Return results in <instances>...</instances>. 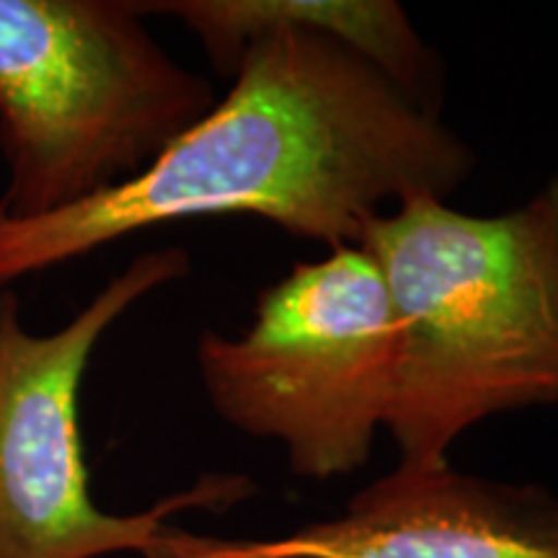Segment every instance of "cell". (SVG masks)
Here are the masks:
<instances>
[{"label":"cell","instance_id":"cell-6","mask_svg":"<svg viewBox=\"0 0 558 558\" xmlns=\"http://www.w3.org/2000/svg\"><path fill=\"white\" fill-rule=\"evenodd\" d=\"M148 558H558V494L469 476L450 463H399L331 520L264 541L169 525Z\"/></svg>","mask_w":558,"mask_h":558},{"label":"cell","instance_id":"cell-4","mask_svg":"<svg viewBox=\"0 0 558 558\" xmlns=\"http://www.w3.org/2000/svg\"><path fill=\"white\" fill-rule=\"evenodd\" d=\"M401 331L378 267L360 246L298 264L269 284L243 337L205 331L202 386L220 418L277 439L295 476L362 469L396 399Z\"/></svg>","mask_w":558,"mask_h":558},{"label":"cell","instance_id":"cell-2","mask_svg":"<svg viewBox=\"0 0 558 558\" xmlns=\"http://www.w3.org/2000/svg\"><path fill=\"white\" fill-rule=\"evenodd\" d=\"M357 246L399 318L386 427L401 463H450L452 442L488 416L558 407V177L499 215L409 199Z\"/></svg>","mask_w":558,"mask_h":558},{"label":"cell","instance_id":"cell-3","mask_svg":"<svg viewBox=\"0 0 558 558\" xmlns=\"http://www.w3.org/2000/svg\"><path fill=\"white\" fill-rule=\"evenodd\" d=\"M215 104L135 3L0 0V215L45 218L114 190Z\"/></svg>","mask_w":558,"mask_h":558},{"label":"cell","instance_id":"cell-5","mask_svg":"<svg viewBox=\"0 0 558 558\" xmlns=\"http://www.w3.org/2000/svg\"><path fill=\"white\" fill-rule=\"evenodd\" d=\"M190 254H140L65 329L37 337L21 324L19 298L0 288V558H148L173 512L228 507L251 484L209 476L137 514H109L88 492L78 390L104 331L140 298L181 279Z\"/></svg>","mask_w":558,"mask_h":558},{"label":"cell","instance_id":"cell-1","mask_svg":"<svg viewBox=\"0 0 558 558\" xmlns=\"http://www.w3.org/2000/svg\"><path fill=\"white\" fill-rule=\"evenodd\" d=\"M190 26L222 99L135 179L81 205L0 215V288L163 222L251 215L329 251L388 209L448 199L476 156L416 101L439 60L396 0L137 3Z\"/></svg>","mask_w":558,"mask_h":558}]
</instances>
